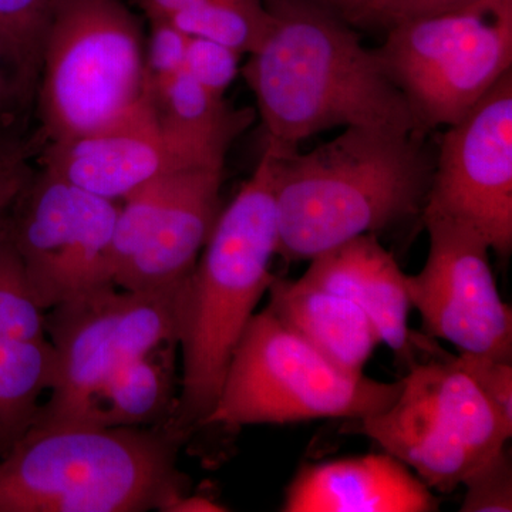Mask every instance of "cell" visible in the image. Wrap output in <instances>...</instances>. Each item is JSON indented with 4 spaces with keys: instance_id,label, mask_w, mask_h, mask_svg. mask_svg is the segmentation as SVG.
<instances>
[{
    "instance_id": "2",
    "label": "cell",
    "mask_w": 512,
    "mask_h": 512,
    "mask_svg": "<svg viewBox=\"0 0 512 512\" xmlns=\"http://www.w3.org/2000/svg\"><path fill=\"white\" fill-rule=\"evenodd\" d=\"M406 131L346 127L309 153L276 158L278 255L311 261L423 214L434 163ZM266 147V146H265Z\"/></svg>"
},
{
    "instance_id": "30",
    "label": "cell",
    "mask_w": 512,
    "mask_h": 512,
    "mask_svg": "<svg viewBox=\"0 0 512 512\" xmlns=\"http://www.w3.org/2000/svg\"><path fill=\"white\" fill-rule=\"evenodd\" d=\"M158 510L165 512H222L228 511L224 505L202 495H184L181 490L171 491L158 505Z\"/></svg>"
},
{
    "instance_id": "29",
    "label": "cell",
    "mask_w": 512,
    "mask_h": 512,
    "mask_svg": "<svg viewBox=\"0 0 512 512\" xmlns=\"http://www.w3.org/2000/svg\"><path fill=\"white\" fill-rule=\"evenodd\" d=\"M25 109L0 45V165L22 157L18 141L13 138V124Z\"/></svg>"
},
{
    "instance_id": "12",
    "label": "cell",
    "mask_w": 512,
    "mask_h": 512,
    "mask_svg": "<svg viewBox=\"0 0 512 512\" xmlns=\"http://www.w3.org/2000/svg\"><path fill=\"white\" fill-rule=\"evenodd\" d=\"M423 220L429 254L406 286L424 330L460 353L512 360L511 306L498 292L487 242L450 218L424 212Z\"/></svg>"
},
{
    "instance_id": "7",
    "label": "cell",
    "mask_w": 512,
    "mask_h": 512,
    "mask_svg": "<svg viewBox=\"0 0 512 512\" xmlns=\"http://www.w3.org/2000/svg\"><path fill=\"white\" fill-rule=\"evenodd\" d=\"M375 52L420 136L453 126L512 72V0L397 23Z\"/></svg>"
},
{
    "instance_id": "31",
    "label": "cell",
    "mask_w": 512,
    "mask_h": 512,
    "mask_svg": "<svg viewBox=\"0 0 512 512\" xmlns=\"http://www.w3.org/2000/svg\"><path fill=\"white\" fill-rule=\"evenodd\" d=\"M134 2L138 8L143 10L148 20L153 22V20L170 19L171 16L208 2V0H134Z\"/></svg>"
},
{
    "instance_id": "6",
    "label": "cell",
    "mask_w": 512,
    "mask_h": 512,
    "mask_svg": "<svg viewBox=\"0 0 512 512\" xmlns=\"http://www.w3.org/2000/svg\"><path fill=\"white\" fill-rule=\"evenodd\" d=\"M400 390L402 380L377 382L340 369L266 308L249 320L201 427L356 421L386 410Z\"/></svg>"
},
{
    "instance_id": "23",
    "label": "cell",
    "mask_w": 512,
    "mask_h": 512,
    "mask_svg": "<svg viewBox=\"0 0 512 512\" xmlns=\"http://www.w3.org/2000/svg\"><path fill=\"white\" fill-rule=\"evenodd\" d=\"M10 210L0 215V336L43 339L45 311L30 292L25 266L20 258L9 220Z\"/></svg>"
},
{
    "instance_id": "5",
    "label": "cell",
    "mask_w": 512,
    "mask_h": 512,
    "mask_svg": "<svg viewBox=\"0 0 512 512\" xmlns=\"http://www.w3.org/2000/svg\"><path fill=\"white\" fill-rule=\"evenodd\" d=\"M148 97L143 36L126 3L59 0L35 97L49 144L103 130Z\"/></svg>"
},
{
    "instance_id": "11",
    "label": "cell",
    "mask_w": 512,
    "mask_h": 512,
    "mask_svg": "<svg viewBox=\"0 0 512 512\" xmlns=\"http://www.w3.org/2000/svg\"><path fill=\"white\" fill-rule=\"evenodd\" d=\"M460 222L495 254L512 251V72L447 127L423 214Z\"/></svg>"
},
{
    "instance_id": "16",
    "label": "cell",
    "mask_w": 512,
    "mask_h": 512,
    "mask_svg": "<svg viewBox=\"0 0 512 512\" xmlns=\"http://www.w3.org/2000/svg\"><path fill=\"white\" fill-rule=\"evenodd\" d=\"M299 279L355 303L396 359L409 367L416 363L406 274L376 234L362 235L316 256Z\"/></svg>"
},
{
    "instance_id": "32",
    "label": "cell",
    "mask_w": 512,
    "mask_h": 512,
    "mask_svg": "<svg viewBox=\"0 0 512 512\" xmlns=\"http://www.w3.org/2000/svg\"><path fill=\"white\" fill-rule=\"evenodd\" d=\"M322 2L348 20L350 25L357 26L370 0H322Z\"/></svg>"
},
{
    "instance_id": "26",
    "label": "cell",
    "mask_w": 512,
    "mask_h": 512,
    "mask_svg": "<svg viewBox=\"0 0 512 512\" xmlns=\"http://www.w3.org/2000/svg\"><path fill=\"white\" fill-rule=\"evenodd\" d=\"M453 362L471 377L505 426L512 430V360L460 353Z\"/></svg>"
},
{
    "instance_id": "8",
    "label": "cell",
    "mask_w": 512,
    "mask_h": 512,
    "mask_svg": "<svg viewBox=\"0 0 512 512\" xmlns=\"http://www.w3.org/2000/svg\"><path fill=\"white\" fill-rule=\"evenodd\" d=\"M356 421L357 433L376 441L441 493L456 490L512 437L453 359L414 363L394 403Z\"/></svg>"
},
{
    "instance_id": "21",
    "label": "cell",
    "mask_w": 512,
    "mask_h": 512,
    "mask_svg": "<svg viewBox=\"0 0 512 512\" xmlns=\"http://www.w3.org/2000/svg\"><path fill=\"white\" fill-rule=\"evenodd\" d=\"M59 0H0V45L25 107L36 97L47 26Z\"/></svg>"
},
{
    "instance_id": "1",
    "label": "cell",
    "mask_w": 512,
    "mask_h": 512,
    "mask_svg": "<svg viewBox=\"0 0 512 512\" xmlns=\"http://www.w3.org/2000/svg\"><path fill=\"white\" fill-rule=\"evenodd\" d=\"M271 28L244 73L278 156L333 127H369L420 136L402 93L375 49L322 0H265ZM423 137V136H420Z\"/></svg>"
},
{
    "instance_id": "19",
    "label": "cell",
    "mask_w": 512,
    "mask_h": 512,
    "mask_svg": "<svg viewBox=\"0 0 512 512\" xmlns=\"http://www.w3.org/2000/svg\"><path fill=\"white\" fill-rule=\"evenodd\" d=\"M56 376V353L47 338L0 336V457L33 426L39 399Z\"/></svg>"
},
{
    "instance_id": "20",
    "label": "cell",
    "mask_w": 512,
    "mask_h": 512,
    "mask_svg": "<svg viewBox=\"0 0 512 512\" xmlns=\"http://www.w3.org/2000/svg\"><path fill=\"white\" fill-rule=\"evenodd\" d=\"M161 128L175 136L232 144L255 120L252 109L234 110L187 70L148 86Z\"/></svg>"
},
{
    "instance_id": "13",
    "label": "cell",
    "mask_w": 512,
    "mask_h": 512,
    "mask_svg": "<svg viewBox=\"0 0 512 512\" xmlns=\"http://www.w3.org/2000/svg\"><path fill=\"white\" fill-rule=\"evenodd\" d=\"M229 146L167 133L148 97L136 111L103 130L50 143L43 170L116 202L161 175L224 164Z\"/></svg>"
},
{
    "instance_id": "24",
    "label": "cell",
    "mask_w": 512,
    "mask_h": 512,
    "mask_svg": "<svg viewBox=\"0 0 512 512\" xmlns=\"http://www.w3.org/2000/svg\"><path fill=\"white\" fill-rule=\"evenodd\" d=\"M463 512L512 511V463L507 446L476 468L463 481Z\"/></svg>"
},
{
    "instance_id": "17",
    "label": "cell",
    "mask_w": 512,
    "mask_h": 512,
    "mask_svg": "<svg viewBox=\"0 0 512 512\" xmlns=\"http://www.w3.org/2000/svg\"><path fill=\"white\" fill-rule=\"evenodd\" d=\"M268 309L330 362L352 375H363L380 345L379 333L366 313L338 293L301 279L276 278L268 289Z\"/></svg>"
},
{
    "instance_id": "18",
    "label": "cell",
    "mask_w": 512,
    "mask_h": 512,
    "mask_svg": "<svg viewBox=\"0 0 512 512\" xmlns=\"http://www.w3.org/2000/svg\"><path fill=\"white\" fill-rule=\"evenodd\" d=\"M178 343L158 346L121 367L84 403L72 424L104 427H140L173 413Z\"/></svg>"
},
{
    "instance_id": "22",
    "label": "cell",
    "mask_w": 512,
    "mask_h": 512,
    "mask_svg": "<svg viewBox=\"0 0 512 512\" xmlns=\"http://www.w3.org/2000/svg\"><path fill=\"white\" fill-rule=\"evenodd\" d=\"M170 20L188 37H201L251 55L271 28L265 0H208L185 9Z\"/></svg>"
},
{
    "instance_id": "3",
    "label": "cell",
    "mask_w": 512,
    "mask_h": 512,
    "mask_svg": "<svg viewBox=\"0 0 512 512\" xmlns=\"http://www.w3.org/2000/svg\"><path fill=\"white\" fill-rule=\"evenodd\" d=\"M275 154L265 147L247 183L215 222L185 292L178 346L180 396L171 433L201 427L220 394L229 360L275 279L278 255Z\"/></svg>"
},
{
    "instance_id": "9",
    "label": "cell",
    "mask_w": 512,
    "mask_h": 512,
    "mask_svg": "<svg viewBox=\"0 0 512 512\" xmlns=\"http://www.w3.org/2000/svg\"><path fill=\"white\" fill-rule=\"evenodd\" d=\"M187 286L126 291L109 285L49 309L46 335L56 376L33 426L74 423L90 394L117 370L164 343H178Z\"/></svg>"
},
{
    "instance_id": "15",
    "label": "cell",
    "mask_w": 512,
    "mask_h": 512,
    "mask_svg": "<svg viewBox=\"0 0 512 512\" xmlns=\"http://www.w3.org/2000/svg\"><path fill=\"white\" fill-rule=\"evenodd\" d=\"M281 510L431 512L439 510V501L406 464L384 451L303 467L289 485Z\"/></svg>"
},
{
    "instance_id": "25",
    "label": "cell",
    "mask_w": 512,
    "mask_h": 512,
    "mask_svg": "<svg viewBox=\"0 0 512 512\" xmlns=\"http://www.w3.org/2000/svg\"><path fill=\"white\" fill-rule=\"evenodd\" d=\"M241 57V53L220 43L190 37L184 69L205 89L224 97L241 72Z\"/></svg>"
},
{
    "instance_id": "14",
    "label": "cell",
    "mask_w": 512,
    "mask_h": 512,
    "mask_svg": "<svg viewBox=\"0 0 512 512\" xmlns=\"http://www.w3.org/2000/svg\"><path fill=\"white\" fill-rule=\"evenodd\" d=\"M224 164L187 168L136 255L121 266L114 284L153 291L188 282L221 214Z\"/></svg>"
},
{
    "instance_id": "4",
    "label": "cell",
    "mask_w": 512,
    "mask_h": 512,
    "mask_svg": "<svg viewBox=\"0 0 512 512\" xmlns=\"http://www.w3.org/2000/svg\"><path fill=\"white\" fill-rule=\"evenodd\" d=\"M180 437L138 427L32 426L0 457V512H140L181 490Z\"/></svg>"
},
{
    "instance_id": "28",
    "label": "cell",
    "mask_w": 512,
    "mask_h": 512,
    "mask_svg": "<svg viewBox=\"0 0 512 512\" xmlns=\"http://www.w3.org/2000/svg\"><path fill=\"white\" fill-rule=\"evenodd\" d=\"M477 0H370L357 26L390 29L406 20L439 15L463 8Z\"/></svg>"
},
{
    "instance_id": "10",
    "label": "cell",
    "mask_w": 512,
    "mask_h": 512,
    "mask_svg": "<svg viewBox=\"0 0 512 512\" xmlns=\"http://www.w3.org/2000/svg\"><path fill=\"white\" fill-rule=\"evenodd\" d=\"M116 202L43 170L10 208L9 220L33 299L49 311L114 284Z\"/></svg>"
},
{
    "instance_id": "27",
    "label": "cell",
    "mask_w": 512,
    "mask_h": 512,
    "mask_svg": "<svg viewBox=\"0 0 512 512\" xmlns=\"http://www.w3.org/2000/svg\"><path fill=\"white\" fill-rule=\"evenodd\" d=\"M147 45H144L147 86L164 82L185 67L188 40L170 20H153Z\"/></svg>"
}]
</instances>
